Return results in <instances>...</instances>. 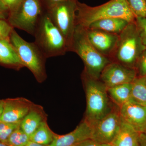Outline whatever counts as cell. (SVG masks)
<instances>
[{"mask_svg":"<svg viewBox=\"0 0 146 146\" xmlns=\"http://www.w3.org/2000/svg\"><path fill=\"white\" fill-rule=\"evenodd\" d=\"M117 18L125 19L129 23L135 22L136 16L126 0H110L101 5L91 7L77 2V25L87 28L95 21L106 18Z\"/></svg>","mask_w":146,"mask_h":146,"instance_id":"1","label":"cell"},{"mask_svg":"<svg viewBox=\"0 0 146 146\" xmlns=\"http://www.w3.org/2000/svg\"><path fill=\"white\" fill-rule=\"evenodd\" d=\"M70 52L78 55L84 65V72L89 76L100 79L101 74L111 60L100 53L89 41L86 28L77 25Z\"/></svg>","mask_w":146,"mask_h":146,"instance_id":"2","label":"cell"},{"mask_svg":"<svg viewBox=\"0 0 146 146\" xmlns=\"http://www.w3.org/2000/svg\"><path fill=\"white\" fill-rule=\"evenodd\" d=\"M82 79L86 99L84 120L91 127L113 109L110 104L107 88L100 79L92 78L84 72Z\"/></svg>","mask_w":146,"mask_h":146,"instance_id":"3","label":"cell"},{"mask_svg":"<svg viewBox=\"0 0 146 146\" xmlns=\"http://www.w3.org/2000/svg\"><path fill=\"white\" fill-rule=\"evenodd\" d=\"M33 36L35 43L47 58L64 55L69 52L66 39L46 11L40 19Z\"/></svg>","mask_w":146,"mask_h":146,"instance_id":"4","label":"cell"},{"mask_svg":"<svg viewBox=\"0 0 146 146\" xmlns=\"http://www.w3.org/2000/svg\"><path fill=\"white\" fill-rule=\"evenodd\" d=\"M146 48L138 34L135 22L129 23L119 35L117 46L110 60L136 69L138 59Z\"/></svg>","mask_w":146,"mask_h":146,"instance_id":"5","label":"cell"},{"mask_svg":"<svg viewBox=\"0 0 146 146\" xmlns=\"http://www.w3.org/2000/svg\"><path fill=\"white\" fill-rule=\"evenodd\" d=\"M9 41L24 67L31 71L39 82L44 81L46 78L45 62L47 58L35 42L26 41L14 29Z\"/></svg>","mask_w":146,"mask_h":146,"instance_id":"6","label":"cell"},{"mask_svg":"<svg viewBox=\"0 0 146 146\" xmlns=\"http://www.w3.org/2000/svg\"><path fill=\"white\" fill-rule=\"evenodd\" d=\"M42 0H22L15 9L9 12L7 21L13 28L34 35L43 14Z\"/></svg>","mask_w":146,"mask_h":146,"instance_id":"7","label":"cell"},{"mask_svg":"<svg viewBox=\"0 0 146 146\" xmlns=\"http://www.w3.org/2000/svg\"><path fill=\"white\" fill-rule=\"evenodd\" d=\"M78 0L59 3L47 9L53 23L65 37L70 52L71 45L76 22V11Z\"/></svg>","mask_w":146,"mask_h":146,"instance_id":"8","label":"cell"},{"mask_svg":"<svg viewBox=\"0 0 146 146\" xmlns=\"http://www.w3.org/2000/svg\"><path fill=\"white\" fill-rule=\"evenodd\" d=\"M121 121L119 110H113L91 127L90 138L102 145L111 143L119 131Z\"/></svg>","mask_w":146,"mask_h":146,"instance_id":"9","label":"cell"},{"mask_svg":"<svg viewBox=\"0 0 146 146\" xmlns=\"http://www.w3.org/2000/svg\"><path fill=\"white\" fill-rule=\"evenodd\" d=\"M137 77L136 69L129 68L117 62H111L102 72L100 80L108 88L132 83Z\"/></svg>","mask_w":146,"mask_h":146,"instance_id":"10","label":"cell"},{"mask_svg":"<svg viewBox=\"0 0 146 146\" xmlns=\"http://www.w3.org/2000/svg\"><path fill=\"white\" fill-rule=\"evenodd\" d=\"M86 29L91 44L100 53L110 60L117 46L119 35L100 30Z\"/></svg>","mask_w":146,"mask_h":146,"instance_id":"11","label":"cell"},{"mask_svg":"<svg viewBox=\"0 0 146 146\" xmlns=\"http://www.w3.org/2000/svg\"><path fill=\"white\" fill-rule=\"evenodd\" d=\"M33 105L31 102L24 98L4 100L3 110L0 121L12 123L21 122Z\"/></svg>","mask_w":146,"mask_h":146,"instance_id":"12","label":"cell"},{"mask_svg":"<svg viewBox=\"0 0 146 146\" xmlns=\"http://www.w3.org/2000/svg\"><path fill=\"white\" fill-rule=\"evenodd\" d=\"M121 117L138 133L146 131V106L128 102L120 106Z\"/></svg>","mask_w":146,"mask_h":146,"instance_id":"13","label":"cell"},{"mask_svg":"<svg viewBox=\"0 0 146 146\" xmlns=\"http://www.w3.org/2000/svg\"><path fill=\"white\" fill-rule=\"evenodd\" d=\"M91 127L85 120L72 132L59 135L56 134L49 146H75L84 140L91 138Z\"/></svg>","mask_w":146,"mask_h":146,"instance_id":"14","label":"cell"},{"mask_svg":"<svg viewBox=\"0 0 146 146\" xmlns=\"http://www.w3.org/2000/svg\"><path fill=\"white\" fill-rule=\"evenodd\" d=\"M0 64L16 69L24 67L9 39H0Z\"/></svg>","mask_w":146,"mask_h":146,"instance_id":"15","label":"cell"},{"mask_svg":"<svg viewBox=\"0 0 146 146\" xmlns=\"http://www.w3.org/2000/svg\"><path fill=\"white\" fill-rule=\"evenodd\" d=\"M42 109L33 105L29 112L21 121L20 127L29 137H30L42 122L46 121Z\"/></svg>","mask_w":146,"mask_h":146,"instance_id":"16","label":"cell"},{"mask_svg":"<svg viewBox=\"0 0 146 146\" xmlns=\"http://www.w3.org/2000/svg\"><path fill=\"white\" fill-rule=\"evenodd\" d=\"M139 135V133L122 119L119 129L111 144L114 146H135L138 143Z\"/></svg>","mask_w":146,"mask_h":146,"instance_id":"17","label":"cell"},{"mask_svg":"<svg viewBox=\"0 0 146 146\" xmlns=\"http://www.w3.org/2000/svg\"><path fill=\"white\" fill-rule=\"evenodd\" d=\"M129 22L122 18H112L95 21L86 28L100 30L110 33L119 35Z\"/></svg>","mask_w":146,"mask_h":146,"instance_id":"18","label":"cell"},{"mask_svg":"<svg viewBox=\"0 0 146 146\" xmlns=\"http://www.w3.org/2000/svg\"><path fill=\"white\" fill-rule=\"evenodd\" d=\"M132 89V83L124 84L107 88L110 98L119 107L129 102Z\"/></svg>","mask_w":146,"mask_h":146,"instance_id":"19","label":"cell"},{"mask_svg":"<svg viewBox=\"0 0 146 146\" xmlns=\"http://www.w3.org/2000/svg\"><path fill=\"white\" fill-rule=\"evenodd\" d=\"M129 102L146 106V76H137L132 82Z\"/></svg>","mask_w":146,"mask_h":146,"instance_id":"20","label":"cell"},{"mask_svg":"<svg viewBox=\"0 0 146 146\" xmlns=\"http://www.w3.org/2000/svg\"><path fill=\"white\" fill-rule=\"evenodd\" d=\"M56 134L51 130L46 120L42 122L29 137L30 141L37 144L49 145L53 141Z\"/></svg>","mask_w":146,"mask_h":146,"instance_id":"21","label":"cell"},{"mask_svg":"<svg viewBox=\"0 0 146 146\" xmlns=\"http://www.w3.org/2000/svg\"><path fill=\"white\" fill-rule=\"evenodd\" d=\"M29 141V137L20 126L11 134L4 144L8 146H26Z\"/></svg>","mask_w":146,"mask_h":146,"instance_id":"22","label":"cell"},{"mask_svg":"<svg viewBox=\"0 0 146 146\" xmlns=\"http://www.w3.org/2000/svg\"><path fill=\"white\" fill-rule=\"evenodd\" d=\"M136 17H146V0H126Z\"/></svg>","mask_w":146,"mask_h":146,"instance_id":"23","label":"cell"},{"mask_svg":"<svg viewBox=\"0 0 146 146\" xmlns=\"http://www.w3.org/2000/svg\"><path fill=\"white\" fill-rule=\"evenodd\" d=\"M21 122L12 123L0 121V142L5 143L11 134L20 126Z\"/></svg>","mask_w":146,"mask_h":146,"instance_id":"24","label":"cell"},{"mask_svg":"<svg viewBox=\"0 0 146 146\" xmlns=\"http://www.w3.org/2000/svg\"><path fill=\"white\" fill-rule=\"evenodd\" d=\"M135 23L142 43L146 47V18L136 17Z\"/></svg>","mask_w":146,"mask_h":146,"instance_id":"25","label":"cell"},{"mask_svg":"<svg viewBox=\"0 0 146 146\" xmlns=\"http://www.w3.org/2000/svg\"><path fill=\"white\" fill-rule=\"evenodd\" d=\"M13 29L7 20L0 19V39H9Z\"/></svg>","mask_w":146,"mask_h":146,"instance_id":"26","label":"cell"},{"mask_svg":"<svg viewBox=\"0 0 146 146\" xmlns=\"http://www.w3.org/2000/svg\"><path fill=\"white\" fill-rule=\"evenodd\" d=\"M136 69L139 75L138 76H146V48L138 59Z\"/></svg>","mask_w":146,"mask_h":146,"instance_id":"27","label":"cell"},{"mask_svg":"<svg viewBox=\"0 0 146 146\" xmlns=\"http://www.w3.org/2000/svg\"><path fill=\"white\" fill-rule=\"evenodd\" d=\"M8 9L9 12L18 6L22 0H0Z\"/></svg>","mask_w":146,"mask_h":146,"instance_id":"28","label":"cell"},{"mask_svg":"<svg viewBox=\"0 0 146 146\" xmlns=\"http://www.w3.org/2000/svg\"><path fill=\"white\" fill-rule=\"evenodd\" d=\"M9 13L8 9L0 1V19L7 20Z\"/></svg>","mask_w":146,"mask_h":146,"instance_id":"29","label":"cell"},{"mask_svg":"<svg viewBox=\"0 0 146 146\" xmlns=\"http://www.w3.org/2000/svg\"><path fill=\"white\" fill-rule=\"evenodd\" d=\"M68 1L72 0H42L44 5L46 8V9L59 3Z\"/></svg>","mask_w":146,"mask_h":146,"instance_id":"30","label":"cell"},{"mask_svg":"<svg viewBox=\"0 0 146 146\" xmlns=\"http://www.w3.org/2000/svg\"><path fill=\"white\" fill-rule=\"evenodd\" d=\"M75 146H102V145L89 138L82 141Z\"/></svg>","mask_w":146,"mask_h":146,"instance_id":"31","label":"cell"},{"mask_svg":"<svg viewBox=\"0 0 146 146\" xmlns=\"http://www.w3.org/2000/svg\"><path fill=\"white\" fill-rule=\"evenodd\" d=\"M138 143L140 146H146V131L139 133Z\"/></svg>","mask_w":146,"mask_h":146,"instance_id":"32","label":"cell"},{"mask_svg":"<svg viewBox=\"0 0 146 146\" xmlns=\"http://www.w3.org/2000/svg\"><path fill=\"white\" fill-rule=\"evenodd\" d=\"M4 100H0V119L2 115L3 110Z\"/></svg>","mask_w":146,"mask_h":146,"instance_id":"33","label":"cell"},{"mask_svg":"<svg viewBox=\"0 0 146 146\" xmlns=\"http://www.w3.org/2000/svg\"><path fill=\"white\" fill-rule=\"evenodd\" d=\"M26 146H49V145H41L36 143H34V142H31L30 141L28 143L27 145Z\"/></svg>","mask_w":146,"mask_h":146,"instance_id":"34","label":"cell"},{"mask_svg":"<svg viewBox=\"0 0 146 146\" xmlns=\"http://www.w3.org/2000/svg\"><path fill=\"white\" fill-rule=\"evenodd\" d=\"M102 146H114L112 145V144L109 143V144H103Z\"/></svg>","mask_w":146,"mask_h":146,"instance_id":"35","label":"cell"},{"mask_svg":"<svg viewBox=\"0 0 146 146\" xmlns=\"http://www.w3.org/2000/svg\"><path fill=\"white\" fill-rule=\"evenodd\" d=\"M0 146H8L5 145V144L3 143H1L0 142Z\"/></svg>","mask_w":146,"mask_h":146,"instance_id":"36","label":"cell"},{"mask_svg":"<svg viewBox=\"0 0 146 146\" xmlns=\"http://www.w3.org/2000/svg\"><path fill=\"white\" fill-rule=\"evenodd\" d=\"M135 146H139V144H138V143L136 144V145Z\"/></svg>","mask_w":146,"mask_h":146,"instance_id":"37","label":"cell"},{"mask_svg":"<svg viewBox=\"0 0 146 146\" xmlns=\"http://www.w3.org/2000/svg\"><path fill=\"white\" fill-rule=\"evenodd\" d=\"M145 18H146V17H145Z\"/></svg>","mask_w":146,"mask_h":146,"instance_id":"38","label":"cell"}]
</instances>
